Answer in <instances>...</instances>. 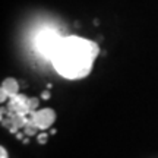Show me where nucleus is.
<instances>
[{"mask_svg":"<svg viewBox=\"0 0 158 158\" xmlns=\"http://www.w3.org/2000/svg\"><path fill=\"white\" fill-rule=\"evenodd\" d=\"M98 53L100 48L94 41L81 37H66L51 62L63 78L81 79L91 73Z\"/></svg>","mask_w":158,"mask_h":158,"instance_id":"nucleus-1","label":"nucleus"},{"mask_svg":"<svg viewBox=\"0 0 158 158\" xmlns=\"http://www.w3.org/2000/svg\"><path fill=\"white\" fill-rule=\"evenodd\" d=\"M54 120H56V113L53 110H50V108H44V110L35 111V113H32V117H31V122L38 129L50 127L51 124L54 123Z\"/></svg>","mask_w":158,"mask_h":158,"instance_id":"nucleus-3","label":"nucleus"},{"mask_svg":"<svg viewBox=\"0 0 158 158\" xmlns=\"http://www.w3.org/2000/svg\"><path fill=\"white\" fill-rule=\"evenodd\" d=\"M0 154H2V158H7V154H6L5 148H2V149H0Z\"/></svg>","mask_w":158,"mask_h":158,"instance_id":"nucleus-5","label":"nucleus"},{"mask_svg":"<svg viewBox=\"0 0 158 158\" xmlns=\"http://www.w3.org/2000/svg\"><path fill=\"white\" fill-rule=\"evenodd\" d=\"M18 89H19V86H18V82L15 79H6L3 81V84H2V101H5V98L7 97H15L18 95Z\"/></svg>","mask_w":158,"mask_h":158,"instance_id":"nucleus-4","label":"nucleus"},{"mask_svg":"<svg viewBox=\"0 0 158 158\" xmlns=\"http://www.w3.org/2000/svg\"><path fill=\"white\" fill-rule=\"evenodd\" d=\"M45 138H47V136H45V135H40V136H38V141H40V142H43V143H44V142H45Z\"/></svg>","mask_w":158,"mask_h":158,"instance_id":"nucleus-6","label":"nucleus"},{"mask_svg":"<svg viewBox=\"0 0 158 158\" xmlns=\"http://www.w3.org/2000/svg\"><path fill=\"white\" fill-rule=\"evenodd\" d=\"M63 37L57 34L56 31H51V29H44L37 35L35 40V45H37V50L45 57V59H50L53 60L54 54L57 53L59 47L62 44Z\"/></svg>","mask_w":158,"mask_h":158,"instance_id":"nucleus-2","label":"nucleus"}]
</instances>
